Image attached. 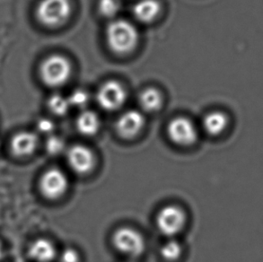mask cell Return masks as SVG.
Returning a JSON list of instances; mask_svg holds the SVG:
<instances>
[{
  "label": "cell",
  "instance_id": "6da1fadb",
  "mask_svg": "<svg viewBox=\"0 0 263 262\" xmlns=\"http://www.w3.org/2000/svg\"><path fill=\"white\" fill-rule=\"evenodd\" d=\"M105 36L110 50L121 55L133 51L139 43V32L135 25L123 19L110 22Z\"/></svg>",
  "mask_w": 263,
  "mask_h": 262
},
{
  "label": "cell",
  "instance_id": "7a4b0ae2",
  "mask_svg": "<svg viewBox=\"0 0 263 262\" xmlns=\"http://www.w3.org/2000/svg\"><path fill=\"white\" fill-rule=\"evenodd\" d=\"M71 71V64L68 59L55 54L43 61L40 67V76L45 85L59 87L67 83Z\"/></svg>",
  "mask_w": 263,
  "mask_h": 262
},
{
  "label": "cell",
  "instance_id": "3957f363",
  "mask_svg": "<svg viewBox=\"0 0 263 262\" xmlns=\"http://www.w3.org/2000/svg\"><path fill=\"white\" fill-rule=\"evenodd\" d=\"M71 14L69 0H42L36 9V16L47 27H58L68 21Z\"/></svg>",
  "mask_w": 263,
  "mask_h": 262
},
{
  "label": "cell",
  "instance_id": "277c9868",
  "mask_svg": "<svg viewBox=\"0 0 263 262\" xmlns=\"http://www.w3.org/2000/svg\"><path fill=\"white\" fill-rule=\"evenodd\" d=\"M112 244L119 252L132 257L141 255L146 248L142 234L130 227H121L115 231Z\"/></svg>",
  "mask_w": 263,
  "mask_h": 262
},
{
  "label": "cell",
  "instance_id": "5b68a950",
  "mask_svg": "<svg viewBox=\"0 0 263 262\" xmlns=\"http://www.w3.org/2000/svg\"><path fill=\"white\" fill-rule=\"evenodd\" d=\"M127 99V93L121 83L110 80L101 85L96 100L101 108L108 111H112L120 109Z\"/></svg>",
  "mask_w": 263,
  "mask_h": 262
},
{
  "label": "cell",
  "instance_id": "8992f818",
  "mask_svg": "<svg viewBox=\"0 0 263 262\" xmlns=\"http://www.w3.org/2000/svg\"><path fill=\"white\" fill-rule=\"evenodd\" d=\"M186 216L183 210L177 205L164 207L157 216L158 230L166 236H174L184 227Z\"/></svg>",
  "mask_w": 263,
  "mask_h": 262
},
{
  "label": "cell",
  "instance_id": "52a82bcc",
  "mask_svg": "<svg viewBox=\"0 0 263 262\" xmlns=\"http://www.w3.org/2000/svg\"><path fill=\"white\" fill-rule=\"evenodd\" d=\"M68 188V178L62 171L57 168L47 171L40 181L41 192L49 199L61 198L67 192Z\"/></svg>",
  "mask_w": 263,
  "mask_h": 262
},
{
  "label": "cell",
  "instance_id": "ba28073f",
  "mask_svg": "<svg viewBox=\"0 0 263 262\" xmlns=\"http://www.w3.org/2000/svg\"><path fill=\"white\" fill-rule=\"evenodd\" d=\"M168 137L172 141L179 145H191L194 144L198 137L195 126L188 118H175L169 122Z\"/></svg>",
  "mask_w": 263,
  "mask_h": 262
},
{
  "label": "cell",
  "instance_id": "9c48e42d",
  "mask_svg": "<svg viewBox=\"0 0 263 262\" xmlns=\"http://www.w3.org/2000/svg\"><path fill=\"white\" fill-rule=\"evenodd\" d=\"M67 159L72 170L79 174H88L96 164L93 153L82 145H73L68 149Z\"/></svg>",
  "mask_w": 263,
  "mask_h": 262
},
{
  "label": "cell",
  "instance_id": "30bf717a",
  "mask_svg": "<svg viewBox=\"0 0 263 262\" xmlns=\"http://www.w3.org/2000/svg\"><path fill=\"white\" fill-rule=\"evenodd\" d=\"M145 124V119L142 114L136 110H127L119 118L116 123V129L119 135L123 138H135L141 131Z\"/></svg>",
  "mask_w": 263,
  "mask_h": 262
},
{
  "label": "cell",
  "instance_id": "8fae6325",
  "mask_svg": "<svg viewBox=\"0 0 263 262\" xmlns=\"http://www.w3.org/2000/svg\"><path fill=\"white\" fill-rule=\"evenodd\" d=\"M38 145V138L32 132H20L11 141V149L19 157L31 156Z\"/></svg>",
  "mask_w": 263,
  "mask_h": 262
},
{
  "label": "cell",
  "instance_id": "7c38bea8",
  "mask_svg": "<svg viewBox=\"0 0 263 262\" xmlns=\"http://www.w3.org/2000/svg\"><path fill=\"white\" fill-rule=\"evenodd\" d=\"M161 12L158 0H139L133 7V14L141 23H151L157 19Z\"/></svg>",
  "mask_w": 263,
  "mask_h": 262
},
{
  "label": "cell",
  "instance_id": "4fadbf2b",
  "mask_svg": "<svg viewBox=\"0 0 263 262\" xmlns=\"http://www.w3.org/2000/svg\"><path fill=\"white\" fill-rule=\"evenodd\" d=\"M29 255L38 262H50L56 257L53 244L46 239H38L29 248Z\"/></svg>",
  "mask_w": 263,
  "mask_h": 262
},
{
  "label": "cell",
  "instance_id": "5bb4252c",
  "mask_svg": "<svg viewBox=\"0 0 263 262\" xmlns=\"http://www.w3.org/2000/svg\"><path fill=\"white\" fill-rule=\"evenodd\" d=\"M228 124V116L217 110L206 114L203 120V128L211 136L220 135L227 128Z\"/></svg>",
  "mask_w": 263,
  "mask_h": 262
},
{
  "label": "cell",
  "instance_id": "9a60e30c",
  "mask_svg": "<svg viewBox=\"0 0 263 262\" xmlns=\"http://www.w3.org/2000/svg\"><path fill=\"white\" fill-rule=\"evenodd\" d=\"M77 128L80 134L92 136L99 130L100 119L92 110H84L79 114L77 120Z\"/></svg>",
  "mask_w": 263,
  "mask_h": 262
},
{
  "label": "cell",
  "instance_id": "2e32d148",
  "mask_svg": "<svg viewBox=\"0 0 263 262\" xmlns=\"http://www.w3.org/2000/svg\"><path fill=\"white\" fill-rule=\"evenodd\" d=\"M140 106L147 113H155L160 109L163 103L161 92L156 88H146L139 96Z\"/></svg>",
  "mask_w": 263,
  "mask_h": 262
},
{
  "label": "cell",
  "instance_id": "e0dca14e",
  "mask_svg": "<svg viewBox=\"0 0 263 262\" xmlns=\"http://www.w3.org/2000/svg\"><path fill=\"white\" fill-rule=\"evenodd\" d=\"M48 105L51 113L58 116H62L68 113L70 104L68 103V97H64L60 93L51 96L48 102Z\"/></svg>",
  "mask_w": 263,
  "mask_h": 262
},
{
  "label": "cell",
  "instance_id": "ac0fdd59",
  "mask_svg": "<svg viewBox=\"0 0 263 262\" xmlns=\"http://www.w3.org/2000/svg\"><path fill=\"white\" fill-rule=\"evenodd\" d=\"M181 245L177 241L170 240L162 246L161 255L167 261H175L181 257Z\"/></svg>",
  "mask_w": 263,
  "mask_h": 262
},
{
  "label": "cell",
  "instance_id": "d6986e66",
  "mask_svg": "<svg viewBox=\"0 0 263 262\" xmlns=\"http://www.w3.org/2000/svg\"><path fill=\"white\" fill-rule=\"evenodd\" d=\"M98 9L104 17L114 18L120 11V3L118 0H100Z\"/></svg>",
  "mask_w": 263,
  "mask_h": 262
},
{
  "label": "cell",
  "instance_id": "ffe728a7",
  "mask_svg": "<svg viewBox=\"0 0 263 262\" xmlns=\"http://www.w3.org/2000/svg\"><path fill=\"white\" fill-rule=\"evenodd\" d=\"M46 149L51 156H57L64 151L65 142L62 138L50 136L46 143Z\"/></svg>",
  "mask_w": 263,
  "mask_h": 262
},
{
  "label": "cell",
  "instance_id": "44dd1931",
  "mask_svg": "<svg viewBox=\"0 0 263 262\" xmlns=\"http://www.w3.org/2000/svg\"><path fill=\"white\" fill-rule=\"evenodd\" d=\"M68 103L70 107L75 106L78 108H84L88 102V96L83 90H76L68 97Z\"/></svg>",
  "mask_w": 263,
  "mask_h": 262
},
{
  "label": "cell",
  "instance_id": "7402d4cb",
  "mask_svg": "<svg viewBox=\"0 0 263 262\" xmlns=\"http://www.w3.org/2000/svg\"><path fill=\"white\" fill-rule=\"evenodd\" d=\"M54 128L53 121H50V119H41L37 123L38 130L43 134H50L54 130Z\"/></svg>",
  "mask_w": 263,
  "mask_h": 262
},
{
  "label": "cell",
  "instance_id": "603a6c76",
  "mask_svg": "<svg viewBox=\"0 0 263 262\" xmlns=\"http://www.w3.org/2000/svg\"><path fill=\"white\" fill-rule=\"evenodd\" d=\"M61 262H79L78 252L72 248H67L61 255Z\"/></svg>",
  "mask_w": 263,
  "mask_h": 262
},
{
  "label": "cell",
  "instance_id": "cb8c5ba5",
  "mask_svg": "<svg viewBox=\"0 0 263 262\" xmlns=\"http://www.w3.org/2000/svg\"><path fill=\"white\" fill-rule=\"evenodd\" d=\"M2 255H3V247H2V244L0 241V259H2Z\"/></svg>",
  "mask_w": 263,
  "mask_h": 262
},
{
  "label": "cell",
  "instance_id": "d4e9b609",
  "mask_svg": "<svg viewBox=\"0 0 263 262\" xmlns=\"http://www.w3.org/2000/svg\"><path fill=\"white\" fill-rule=\"evenodd\" d=\"M125 262H134V261H125Z\"/></svg>",
  "mask_w": 263,
  "mask_h": 262
}]
</instances>
